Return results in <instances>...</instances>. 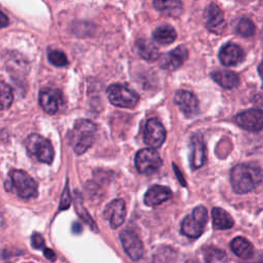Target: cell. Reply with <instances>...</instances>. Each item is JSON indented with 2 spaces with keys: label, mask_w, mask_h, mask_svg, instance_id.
<instances>
[{
  "label": "cell",
  "mask_w": 263,
  "mask_h": 263,
  "mask_svg": "<svg viewBox=\"0 0 263 263\" xmlns=\"http://www.w3.org/2000/svg\"><path fill=\"white\" fill-rule=\"evenodd\" d=\"M143 140L151 148H157L165 140V129L162 123L156 118H150L146 121L143 130Z\"/></svg>",
  "instance_id": "ba28073f"
},
{
  "label": "cell",
  "mask_w": 263,
  "mask_h": 263,
  "mask_svg": "<svg viewBox=\"0 0 263 263\" xmlns=\"http://www.w3.org/2000/svg\"><path fill=\"white\" fill-rule=\"evenodd\" d=\"M26 148L31 157L44 163H51L54 152L50 142L46 138L32 134L26 140Z\"/></svg>",
  "instance_id": "3957f363"
},
{
  "label": "cell",
  "mask_w": 263,
  "mask_h": 263,
  "mask_svg": "<svg viewBox=\"0 0 263 263\" xmlns=\"http://www.w3.org/2000/svg\"><path fill=\"white\" fill-rule=\"evenodd\" d=\"M32 246L35 249H45L44 246V239L39 233H34L32 236Z\"/></svg>",
  "instance_id": "4dcf8cb0"
},
{
  "label": "cell",
  "mask_w": 263,
  "mask_h": 263,
  "mask_svg": "<svg viewBox=\"0 0 263 263\" xmlns=\"http://www.w3.org/2000/svg\"><path fill=\"white\" fill-rule=\"evenodd\" d=\"M211 77L223 88H234L239 83L237 74L229 70H215L211 73Z\"/></svg>",
  "instance_id": "d6986e66"
},
{
  "label": "cell",
  "mask_w": 263,
  "mask_h": 263,
  "mask_svg": "<svg viewBox=\"0 0 263 263\" xmlns=\"http://www.w3.org/2000/svg\"><path fill=\"white\" fill-rule=\"evenodd\" d=\"M256 27L248 17H241L236 25V32L242 37H250L255 34Z\"/></svg>",
  "instance_id": "4316f807"
},
{
  "label": "cell",
  "mask_w": 263,
  "mask_h": 263,
  "mask_svg": "<svg viewBox=\"0 0 263 263\" xmlns=\"http://www.w3.org/2000/svg\"><path fill=\"white\" fill-rule=\"evenodd\" d=\"M135 164L139 173L150 175L160 167L162 160L156 150L153 148H145L136 154Z\"/></svg>",
  "instance_id": "52a82bcc"
},
{
  "label": "cell",
  "mask_w": 263,
  "mask_h": 263,
  "mask_svg": "<svg viewBox=\"0 0 263 263\" xmlns=\"http://www.w3.org/2000/svg\"><path fill=\"white\" fill-rule=\"evenodd\" d=\"M97 127L87 119H78L69 133V143L77 154L84 153L93 143Z\"/></svg>",
  "instance_id": "7a4b0ae2"
},
{
  "label": "cell",
  "mask_w": 263,
  "mask_h": 263,
  "mask_svg": "<svg viewBox=\"0 0 263 263\" xmlns=\"http://www.w3.org/2000/svg\"><path fill=\"white\" fill-rule=\"evenodd\" d=\"M119 238L127 256L133 261L140 260L144 253V247L138 235L130 230H123L120 232Z\"/></svg>",
  "instance_id": "8fae6325"
},
{
  "label": "cell",
  "mask_w": 263,
  "mask_h": 263,
  "mask_svg": "<svg viewBox=\"0 0 263 263\" xmlns=\"http://www.w3.org/2000/svg\"><path fill=\"white\" fill-rule=\"evenodd\" d=\"M153 39L160 44H170L177 38L176 30L170 25H162L157 27L152 33Z\"/></svg>",
  "instance_id": "cb8c5ba5"
},
{
  "label": "cell",
  "mask_w": 263,
  "mask_h": 263,
  "mask_svg": "<svg viewBox=\"0 0 263 263\" xmlns=\"http://www.w3.org/2000/svg\"><path fill=\"white\" fill-rule=\"evenodd\" d=\"M234 122L241 128L249 132H259L263 128V110L249 109L236 114Z\"/></svg>",
  "instance_id": "9c48e42d"
},
{
  "label": "cell",
  "mask_w": 263,
  "mask_h": 263,
  "mask_svg": "<svg viewBox=\"0 0 263 263\" xmlns=\"http://www.w3.org/2000/svg\"><path fill=\"white\" fill-rule=\"evenodd\" d=\"M75 209L76 212L78 214V216L86 223L89 225V227H91L95 231H98L97 227H96V223L93 222V220L91 219V217L89 216V214L87 213V211L85 210V208L83 206L80 198H79V194H76V198H75Z\"/></svg>",
  "instance_id": "83f0119b"
},
{
  "label": "cell",
  "mask_w": 263,
  "mask_h": 263,
  "mask_svg": "<svg viewBox=\"0 0 263 263\" xmlns=\"http://www.w3.org/2000/svg\"><path fill=\"white\" fill-rule=\"evenodd\" d=\"M13 101V93L9 85L0 81V110H6Z\"/></svg>",
  "instance_id": "484cf974"
},
{
  "label": "cell",
  "mask_w": 263,
  "mask_h": 263,
  "mask_svg": "<svg viewBox=\"0 0 263 263\" xmlns=\"http://www.w3.org/2000/svg\"><path fill=\"white\" fill-rule=\"evenodd\" d=\"M7 25H8L7 16L2 11H0V28H4Z\"/></svg>",
  "instance_id": "d6a6232c"
},
{
  "label": "cell",
  "mask_w": 263,
  "mask_h": 263,
  "mask_svg": "<svg viewBox=\"0 0 263 263\" xmlns=\"http://www.w3.org/2000/svg\"><path fill=\"white\" fill-rule=\"evenodd\" d=\"M172 197V191L170 188L160 185H154L150 187L144 196V202L148 206L158 205Z\"/></svg>",
  "instance_id": "ac0fdd59"
},
{
  "label": "cell",
  "mask_w": 263,
  "mask_h": 263,
  "mask_svg": "<svg viewBox=\"0 0 263 263\" xmlns=\"http://www.w3.org/2000/svg\"><path fill=\"white\" fill-rule=\"evenodd\" d=\"M208 223V211L204 206H196L192 213L184 218L181 224V231L190 238L198 237Z\"/></svg>",
  "instance_id": "277c9868"
},
{
  "label": "cell",
  "mask_w": 263,
  "mask_h": 263,
  "mask_svg": "<svg viewBox=\"0 0 263 263\" xmlns=\"http://www.w3.org/2000/svg\"><path fill=\"white\" fill-rule=\"evenodd\" d=\"M205 158V147L202 139L198 136H194L190 141V155L189 162L193 170H197L202 166Z\"/></svg>",
  "instance_id": "e0dca14e"
},
{
  "label": "cell",
  "mask_w": 263,
  "mask_h": 263,
  "mask_svg": "<svg viewBox=\"0 0 263 263\" xmlns=\"http://www.w3.org/2000/svg\"><path fill=\"white\" fill-rule=\"evenodd\" d=\"M136 48L139 55L146 61H155L159 58L158 48L152 41L140 38L136 41Z\"/></svg>",
  "instance_id": "44dd1931"
},
{
  "label": "cell",
  "mask_w": 263,
  "mask_h": 263,
  "mask_svg": "<svg viewBox=\"0 0 263 263\" xmlns=\"http://www.w3.org/2000/svg\"><path fill=\"white\" fill-rule=\"evenodd\" d=\"M262 180V170L253 163L237 164L230 172V182L236 193H248L254 190Z\"/></svg>",
  "instance_id": "6da1fadb"
},
{
  "label": "cell",
  "mask_w": 263,
  "mask_h": 263,
  "mask_svg": "<svg viewBox=\"0 0 263 263\" xmlns=\"http://www.w3.org/2000/svg\"><path fill=\"white\" fill-rule=\"evenodd\" d=\"M243 261L240 263H263V255L261 253H255L247 258V259H242Z\"/></svg>",
  "instance_id": "1f68e13d"
},
{
  "label": "cell",
  "mask_w": 263,
  "mask_h": 263,
  "mask_svg": "<svg viewBox=\"0 0 263 263\" xmlns=\"http://www.w3.org/2000/svg\"><path fill=\"white\" fill-rule=\"evenodd\" d=\"M258 73L262 79V82H263V62L258 66Z\"/></svg>",
  "instance_id": "836d02e7"
},
{
  "label": "cell",
  "mask_w": 263,
  "mask_h": 263,
  "mask_svg": "<svg viewBox=\"0 0 263 263\" xmlns=\"http://www.w3.org/2000/svg\"><path fill=\"white\" fill-rule=\"evenodd\" d=\"M10 188L14 189L15 193L24 199H30L37 195V183L24 171L13 170L9 174Z\"/></svg>",
  "instance_id": "5b68a950"
},
{
  "label": "cell",
  "mask_w": 263,
  "mask_h": 263,
  "mask_svg": "<svg viewBox=\"0 0 263 263\" xmlns=\"http://www.w3.org/2000/svg\"><path fill=\"white\" fill-rule=\"evenodd\" d=\"M153 5L157 11L167 16H178L182 12L181 0H153Z\"/></svg>",
  "instance_id": "ffe728a7"
},
{
  "label": "cell",
  "mask_w": 263,
  "mask_h": 263,
  "mask_svg": "<svg viewBox=\"0 0 263 263\" xmlns=\"http://www.w3.org/2000/svg\"><path fill=\"white\" fill-rule=\"evenodd\" d=\"M71 203V195H70V191H69V187L68 185L65 186L63 194H62V198H61V203H60V210H66L70 206Z\"/></svg>",
  "instance_id": "f546056e"
},
{
  "label": "cell",
  "mask_w": 263,
  "mask_h": 263,
  "mask_svg": "<svg viewBox=\"0 0 263 263\" xmlns=\"http://www.w3.org/2000/svg\"><path fill=\"white\" fill-rule=\"evenodd\" d=\"M63 102L62 92L57 88H43L39 92V104L48 114H54L60 109Z\"/></svg>",
  "instance_id": "7c38bea8"
},
{
  "label": "cell",
  "mask_w": 263,
  "mask_h": 263,
  "mask_svg": "<svg viewBox=\"0 0 263 263\" xmlns=\"http://www.w3.org/2000/svg\"><path fill=\"white\" fill-rule=\"evenodd\" d=\"M186 263H197V262H195V261H188V262H186Z\"/></svg>",
  "instance_id": "e575fe53"
},
{
  "label": "cell",
  "mask_w": 263,
  "mask_h": 263,
  "mask_svg": "<svg viewBox=\"0 0 263 263\" xmlns=\"http://www.w3.org/2000/svg\"><path fill=\"white\" fill-rule=\"evenodd\" d=\"M110 103L120 108H134L139 102V96L123 84H111L107 88Z\"/></svg>",
  "instance_id": "8992f818"
},
{
  "label": "cell",
  "mask_w": 263,
  "mask_h": 263,
  "mask_svg": "<svg viewBox=\"0 0 263 263\" xmlns=\"http://www.w3.org/2000/svg\"><path fill=\"white\" fill-rule=\"evenodd\" d=\"M125 215V203L122 199L112 200L104 210V216L109 221V224L113 229L119 227L123 223Z\"/></svg>",
  "instance_id": "5bb4252c"
},
{
  "label": "cell",
  "mask_w": 263,
  "mask_h": 263,
  "mask_svg": "<svg viewBox=\"0 0 263 263\" xmlns=\"http://www.w3.org/2000/svg\"><path fill=\"white\" fill-rule=\"evenodd\" d=\"M203 21L206 29L214 34H222L226 28L224 13L214 2L205 7L203 11Z\"/></svg>",
  "instance_id": "30bf717a"
},
{
  "label": "cell",
  "mask_w": 263,
  "mask_h": 263,
  "mask_svg": "<svg viewBox=\"0 0 263 263\" xmlns=\"http://www.w3.org/2000/svg\"><path fill=\"white\" fill-rule=\"evenodd\" d=\"M188 58V50L185 46L180 45L173 50L164 53L160 59V67L164 70L173 71L180 68Z\"/></svg>",
  "instance_id": "4fadbf2b"
},
{
  "label": "cell",
  "mask_w": 263,
  "mask_h": 263,
  "mask_svg": "<svg viewBox=\"0 0 263 263\" xmlns=\"http://www.w3.org/2000/svg\"><path fill=\"white\" fill-rule=\"evenodd\" d=\"M48 60L52 65L57 67H64L68 64V60L65 53L58 49H51L48 51Z\"/></svg>",
  "instance_id": "f1b7e54d"
},
{
  "label": "cell",
  "mask_w": 263,
  "mask_h": 263,
  "mask_svg": "<svg viewBox=\"0 0 263 263\" xmlns=\"http://www.w3.org/2000/svg\"><path fill=\"white\" fill-rule=\"evenodd\" d=\"M203 258L206 263H227V254L215 247H205L203 249Z\"/></svg>",
  "instance_id": "d4e9b609"
},
{
  "label": "cell",
  "mask_w": 263,
  "mask_h": 263,
  "mask_svg": "<svg viewBox=\"0 0 263 263\" xmlns=\"http://www.w3.org/2000/svg\"><path fill=\"white\" fill-rule=\"evenodd\" d=\"M212 220L215 229L219 230L229 229L234 224L231 216L221 208H214L212 210Z\"/></svg>",
  "instance_id": "603a6c76"
},
{
  "label": "cell",
  "mask_w": 263,
  "mask_h": 263,
  "mask_svg": "<svg viewBox=\"0 0 263 263\" xmlns=\"http://www.w3.org/2000/svg\"><path fill=\"white\" fill-rule=\"evenodd\" d=\"M230 248L232 252L241 259H247L254 254L253 245L247 238L241 236H237L234 239H232Z\"/></svg>",
  "instance_id": "7402d4cb"
},
{
  "label": "cell",
  "mask_w": 263,
  "mask_h": 263,
  "mask_svg": "<svg viewBox=\"0 0 263 263\" xmlns=\"http://www.w3.org/2000/svg\"><path fill=\"white\" fill-rule=\"evenodd\" d=\"M175 103L188 117L195 115L198 111V101L195 95L188 90H178L175 95Z\"/></svg>",
  "instance_id": "9a60e30c"
},
{
  "label": "cell",
  "mask_w": 263,
  "mask_h": 263,
  "mask_svg": "<svg viewBox=\"0 0 263 263\" xmlns=\"http://www.w3.org/2000/svg\"><path fill=\"white\" fill-rule=\"evenodd\" d=\"M219 60L224 66H236L242 62L243 51L238 45L234 43H227L220 49Z\"/></svg>",
  "instance_id": "2e32d148"
}]
</instances>
